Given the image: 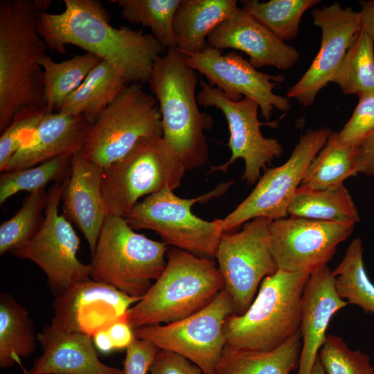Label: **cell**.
I'll use <instances>...</instances> for the list:
<instances>
[{
  "instance_id": "obj_6",
  "label": "cell",
  "mask_w": 374,
  "mask_h": 374,
  "mask_svg": "<svg viewBox=\"0 0 374 374\" xmlns=\"http://www.w3.org/2000/svg\"><path fill=\"white\" fill-rule=\"evenodd\" d=\"M168 249L135 232L124 217L107 215L91 256V278L141 299L163 271Z\"/></svg>"
},
{
  "instance_id": "obj_37",
  "label": "cell",
  "mask_w": 374,
  "mask_h": 374,
  "mask_svg": "<svg viewBox=\"0 0 374 374\" xmlns=\"http://www.w3.org/2000/svg\"><path fill=\"white\" fill-rule=\"evenodd\" d=\"M326 374H374L370 357L353 350L339 336L328 334L318 355Z\"/></svg>"
},
{
  "instance_id": "obj_18",
  "label": "cell",
  "mask_w": 374,
  "mask_h": 374,
  "mask_svg": "<svg viewBox=\"0 0 374 374\" xmlns=\"http://www.w3.org/2000/svg\"><path fill=\"white\" fill-rule=\"evenodd\" d=\"M139 300L90 278L56 295L51 323L93 337L116 322L127 320L128 310Z\"/></svg>"
},
{
  "instance_id": "obj_45",
  "label": "cell",
  "mask_w": 374,
  "mask_h": 374,
  "mask_svg": "<svg viewBox=\"0 0 374 374\" xmlns=\"http://www.w3.org/2000/svg\"><path fill=\"white\" fill-rule=\"evenodd\" d=\"M92 339L96 349L103 354L115 350L107 330L96 333Z\"/></svg>"
},
{
  "instance_id": "obj_3",
  "label": "cell",
  "mask_w": 374,
  "mask_h": 374,
  "mask_svg": "<svg viewBox=\"0 0 374 374\" xmlns=\"http://www.w3.org/2000/svg\"><path fill=\"white\" fill-rule=\"evenodd\" d=\"M177 48L166 50L155 61L149 80L161 116L163 137L179 155L186 170H193L208 161L205 131L210 130L212 116L199 109L197 71Z\"/></svg>"
},
{
  "instance_id": "obj_35",
  "label": "cell",
  "mask_w": 374,
  "mask_h": 374,
  "mask_svg": "<svg viewBox=\"0 0 374 374\" xmlns=\"http://www.w3.org/2000/svg\"><path fill=\"white\" fill-rule=\"evenodd\" d=\"M48 192L44 189L30 193L20 209L0 226V254L11 251L39 230L44 220Z\"/></svg>"
},
{
  "instance_id": "obj_13",
  "label": "cell",
  "mask_w": 374,
  "mask_h": 374,
  "mask_svg": "<svg viewBox=\"0 0 374 374\" xmlns=\"http://www.w3.org/2000/svg\"><path fill=\"white\" fill-rule=\"evenodd\" d=\"M66 179L55 183L48 190L44 220L37 233L10 251L38 265L55 295L91 278L90 264L82 263L77 256L80 240L71 222L59 214Z\"/></svg>"
},
{
  "instance_id": "obj_5",
  "label": "cell",
  "mask_w": 374,
  "mask_h": 374,
  "mask_svg": "<svg viewBox=\"0 0 374 374\" xmlns=\"http://www.w3.org/2000/svg\"><path fill=\"white\" fill-rule=\"evenodd\" d=\"M310 275L278 269L265 278L247 311L227 318L226 345L269 351L285 343L300 328L302 295Z\"/></svg>"
},
{
  "instance_id": "obj_30",
  "label": "cell",
  "mask_w": 374,
  "mask_h": 374,
  "mask_svg": "<svg viewBox=\"0 0 374 374\" xmlns=\"http://www.w3.org/2000/svg\"><path fill=\"white\" fill-rule=\"evenodd\" d=\"M102 61L90 54L74 55L61 62L45 55L38 60L43 71L44 99L48 113L57 111L63 100L85 80L91 70Z\"/></svg>"
},
{
  "instance_id": "obj_39",
  "label": "cell",
  "mask_w": 374,
  "mask_h": 374,
  "mask_svg": "<svg viewBox=\"0 0 374 374\" xmlns=\"http://www.w3.org/2000/svg\"><path fill=\"white\" fill-rule=\"evenodd\" d=\"M374 130V92L358 96V103L341 131L340 142L357 147Z\"/></svg>"
},
{
  "instance_id": "obj_17",
  "label": "cell",
  "mask_w": 374,
  "mask_h": 374,
  "mask_svg": "<svg viewBox=\"0 0 374 374\" xmlns=\"http://www.w3.org/2000/svg\"><path fill=\"white\" fill-rule=\"evenodd\" d=\"M313 24L321 30L319 50L302 77L287 91L288 98L301 105L314 104L319 92L341 64L355 35L361 30L359 12L338 2L312 10Z\"/></svg>"
},
{
  "instance_id": "obj_22",
  "label": "cell",
  "mask_w": 374,
  "mask_h": 374,
  "mask_svg": "<svg viewBox=\"0 0 374 374\" xmlns=\"http://www.w3.org/2000/svg\"><path fill=\"white\" fill-rule=\"evenodd\" d=\"M103 168L86 159L82 150L72 156L62 194V215L86 239L92 256L107 215L102 192Z\"/></svg>"
},
{
  "instance_id": "obj_33",
  "label": "cell",
  "mask_w": 374,
  "mask_h": 374,
  "mask_svg": "<svg viewBox=\"0 0 374 374\" xmlns=\"http://www.w3.org/2000/svg\"><path fill=\"white\" fill-rule=\"evenodd\" d=\"M320 0L242 1V8L284 42L296 37L304 13Z\"/></svg>"
},
{
  "instance_id": "obj_48",
  "label": "cell",
  "mask_w": 374,
  "mask_h": 374,
  "mask_svg": "<svg viewBox=\"0 0 374 374\" xmlns=\"http://www.w3.org/2000/svg\"><path fill=\"white\" fill-rule=\"evenodd\" d=\"M25 374V373H24Z\"/></svg>"
},
{
  "instance_id": "obj_38",
  "label": "cell",
  "mask_w": 374,
  "mask_h": 374,
  "mask_svg": "<svg viewBox=\"0 0 374 374\" xmlns=\"http://www.w3.org/2000/svg\"><path fill=\"white\" fill-rule=\"evenodd\" d=\"M47 111L43 109H28L19 112L0 137V171L7 164L25 139L37 127Z\"/></svg>"
},
{
  "instance_id": "obj_32",
  "label": "cell",
  "mask_w": 374,
  "mask_h": 374,
  "mask_svg": "<svg viewBox=\"0 0 374 374\" xmlns=\"http://www.w3.org/2000/svg\"><path fill=\"white\" fill-rule=\"evenodd\" d=\"M331 82L347 95L374 92V42L362 30L354 37Z\"/></svg>"
},
{
  "instance_id": "obj_19",
  "label": "cell",
  "mask_w": 374,
  "mask_h": 374,
  "mask_svg": "<svg viewBox=\"0 0 374 374\" xmlns=\"http://www.w3.org/2000/svg\"><path fill=\"white\" fill-rule=\"evenodd\" d=\"M208 44L216 49L231 48L245 53L256 69L271 66L281 70L292 68L300 53L258 21L247 11L237 7L233 13L213 29Z\"/></svg>"
},
{
  "instance_id": "obj_29",
  "label": "cell",
  "mask_w": 374,
  "mask_h": 374,
  "mask_svg": "<svg viewBox=\"0 0 374 374\" xmlns=\"http://www.w3.org/2000/svg\"><path fill=\"white\" fill-rule=\"evenodd\" d=\"M359 173L356 147L339 141L337 132H331L326 144L308 167L301 186L326 189L344 184Z\"/></svg>"
},
{
  "instance_id": "obj_21",
  "label": "cell",
  "mask_w": 374,
  "mask_h": 374,
  "mask_svg": "<svg viewBox=\"0 0 374 374\" xmlns=\"http://www.w3.org/2000/svg\"><path fill=\"white\" fill-rule=\"evenodd\" d=\"M335 278L328 265L310 273L302 295L300 331L302 348L297 374H312L326 339L332 317L348 305L335 289Z\"/></svg>"
},
{
  "instance_id": "obj_7",
  "label": "cell",
  "mask_w": 374,
  "mask_h": 374,
  "mask_svg": "<svg viewBox=\"0 0 374 374\" xmlns=\"http://www.w3.org/2000/svg\"><path fill=\"white\" fill-rule=\"evenodd\" d=\"M186 169L161 135L141 139L121 159L103 168L102 192L107 215L125 217L144 196L177 188Z\"/></svg>"
},
{
  "instance_id": "obj_16",
  "label": "cell",
  "mask_w": 374,
  "mask_h": 374,
  "mask_svg": "<svg viewBox=\"0 0 374 374\" xmlns=\"http://www.w3.org/2000/svg\"><path fill=\"white\" fill-rule=\"evenodd\" d=\"M184 60L206 78L208 85L219 89L231 100L247 98L255 101L266 121L274 109L282 112L290 109V99L273 91L285 78L258 71L235 51L224 53L208 45L199 53L185 55Z\"/></svg>"
},
{
  "instance_id": "obj_41",
  "label": "cell",
  "mask_w": 374,
  "mask_h": 374,
  "mask_svg": "<svg viewBox=\"0 0 374 374\" xmlns=\"http://www.w3.org/2000/svg\"><path fill=\"white\" fill-rule=\"evenodd\" d=\"M150 374H203L195 364L177 353L159 350L150 368Z\"/></svg>"
},
{
  "instance_id": "obj_20",
  "label": "cell",
  "mask_w": 374,
  "mask_h": 374,
  "mask_svg": "<svg viewBox=\"0 0 374 374\" xmlns=\"http://www.w3.org/2000/svg\"><path fill=\"white\" fill-rule=\"evenodd\" d=\"M92 125L82 116L47 112L3 172L26 169L57 158L72 157L83 148Z\"/></svg>"
},
{
  "instance_id": "obj_25",
  "label": "cell",
  "mask_w": 374,
  "mask_h": 374,
  "mask_svg": "<svg viewBox=\"0 0 374 374\" xmlns=\"http://www.w3.org/2000/svg\"><path fill=\"white\" fill-rule=\"evenodd\" d=\"M302 348L300 330L269 351L240 349L226 345L214 374H290L298 369Z\"/></svg>"
},
{
  "instance_id": "obj_28",
  "label": "cell",
  "mask_w": 374,
  "mask_h": 374,
  "mask_svg": "<svg viewBox=\"0 0 374 374\" xmlns=\"http://www.w3.org/2000/svg\"><path fill=\"white\" fill-rule=\"evenodd\" d=\"M33 321L26 309L11 295H0V367L19 363L21 357L31 355L36 340Z\"/></svg>"
},
{
  "instance_id": "obj_27",
  "label": "cell",
  "mask_w": 374,
  "mask_h": 374,
  "mask_svg": "<svg viewBox=\"0 0 374 374\" xmlns=\"http://www.w3.org/2000/svg\"><path fill=\"white\" fill-rule=\"evenodd\" d=\"M287 215L333 222L360 221L357 208L344 184L326 189L301 185L288 206Z\"/></svg>"
},
{
  "instance_id": "obj_23",
  "label": "cell",
  "mask_w": 374,
  "mask_h": 374,
  "mask_svg": "<svg viewBox=\"0 0 374 374\" xmlns=\"http://www.w3.org/2000/svg\"><path fill=\"white\" fill-rule=\"evenodd\" d=\"M37 337L42 354L25 374H123L99 359L90 336L50 323Z\"/></svg>"
},
{
  "instance_id": "obj_14",
  "label": "cell",
  "mask_w": 374,
  "mask_h": 374,
  "mask_svg": "<svg viewBox=\"0 0 374 374\" xmlns=\"http://www.w3.org/2000/svg\"><path fill=\"white\" fill-rule=\"evenodd\" d=\"M199 86L197 94L198 104L220 110L229 130L227 145L231 152V157L224 164L213 169L224 172L234 161L242 159L244 161L242 179L248 184L257 182L262 169L283 152V148L278 140L262 135L260 127L265 123L258 120V105L247 98L231 100L221 90L211 87L204 80L199 82Z\"/></svg>"
},
{
  "instance_id": "obj_11",
  "label": "cell",
  "mask_w": 374,
  "mask_h": 374,
  "mask_svg": "<svg viewBox=\"0 0 374 374\" xmlns=\"http://www.w3.org/2000/svg\"><path fill=\"white\" fill-rule=\"evenodd\" d=\"M233 313V300L223 289L199 311L165 325L135 328L134 334L159 350L184 357L197 365L203 374H214L226 346L224 326Z\"/></svg>"
},
{
  "instance_id": "obj_31",
  "label": "cell",
  "mask_w": 374,
  "mask_h": 374,
  "mask_svg": "<svg viewBox=\"0 0 374 374\" xmlns=\"http://www.w3.org/2000/svg\"><path fill=\"white\" fill-rule=\"evenodd\" d=\"M363 242L354 238L339 264L333 269L335 289L342 299L366 313L374 314V284L368 278L363 260Z\"/></svg>"
},
{
  "instance_id": "obj_12",
  "label": "cell",
  "mask_w": 374,
  "mask_h": 374,
  "mask_svg": "<svg viewBox=\"0 0 374 374\" xmlns=\"http://www.w3.org/2000/svg\"><path fill=\"white\" fill-rule=\"evenodd\" d=\"M271 220L258 217L244 223L241 231L222 233L215 258L231 296L235 315L247 311L260 283L278 269L271 254L269 226Z\"/></svg>"
},
{
  "instance_id": "obj_8",
  "label": "cell",
  "mask_w": 374,
  "mask_h": 374,
  "mask_svg": "<svg viewBox=\"0 0 374 374\" xmlns=\"http://www.w3.org/2000/svg\"><path fill=\"white\" fill-rule=\"evenodd\" d=\"M232 183H222L190 199L179 197L171 189L165 188L139 202L125 218L134 230H152L168 246L213 259L222 233L215 220L199 218L192 213V207L197 202L222 195Z\"/></svg>"
},
{
  "instance_id": "obj_24",
  "label": "cell",
  "mask_w": 374,
  "mask_h": 374,
  "mask_svg": "<svg viewBox=\"0 0 374 374\" xmlns=\"http://www.w3.org/2000/svg\"><path fill=\"white\" fill-rule=\"evenodd\" d=\"M237 7L236 0H181L172 24L176 48L185 55L204 50L211 32Z\"/></svg>"
},
{
  "instance_id": "obj_2",
  "label": "cell",
  "mask_w": 374,
  "mask_h": 374,
  "mask_svg": "<svg viewBox=\"0 0 374 374\" xmlns=\"http://www.w3.org/2000/svg\"><path fill=\"white\" fill-rule=\"evenodd\" d=\"M33 0L0 1V132L20 112L46 109L39 58L48 49Z\"/></svg>"
},
{
  "instance_id": "obj_9",
  "label": "cell",
  "mask_w": 374,
  "mask_h": 374,
  "mask_svg": "<svg viewBox=\"0 0 374 374\" xmlns=\"http://www.w3.org/2000/svg\"><path fill=\"white\" fill-rule=\"evenodd\" d=\"M152 135L163 136L157 99L142 84H129L93 123L82 153L104 168Z\"/></svg>"
},
{
  "instance_id": "obj_1",
  "label": "cell",
  "mask_w": 374,
  "mask_h": 374,
  "mask_svg": "<svg viewBox=\"0 0 374 374\" xmlns=\"http://www.w3.org/2000/svg\"><path fill=\"white\" fill-rule=\"evenodd\" d=\"M64 2L60 13L37 14V30L48 49L65 53L66 45H75L110 64L129 84L149 82L155 61L166 51L152 34L112 26L99 1Z\"/></svg>"
},
{
  "instance_id": "obj_36",
  "label": "cell",
  "mask_w": 374,
  "mask_h": 374,
  "mask_svg": "<svg viewBox=\"0 0 374 374\" xmlns=\"http://www.w3.org/2000/svg\"><path fill=\"white\" fill-rule=\"evenodd\" d=\"M72 157L57 158L39 165L12 172H3L0 176V204L21 191L30 193L43 190L50 182L62 181L70 172Z\"/></svg>"
},
{
  "instance_id": "obj_26",
  "label": "cell",
  "mask_w": 374,
  "mask_h": 374,
  "mask_svg": "<svg viewBox=\"0 0 374 374\" xmlns=\"http://www.w3.org/2000/svg\"><path fill=\"white\" fill-rule=\"evenodd\" d=\"M128 84L110 64L102 60L82 83L63 100L57 112L82 116L93 123Z\"/></svg>"
},
{
  "instance_id": "obj_42",
  "label": "cell",
  "mask_w": 374,
  "mask_h": 374,
  "mask_svg": "<svg viewBox=\"0 0 374 374\" xmlns=\"http://www.w3.org/2000/svg\"><path fill=\"white\" fill-rule=\"evenodd\" d=\"M359 173L374 177V130L356 147Z\"/></svg>"
},
{
  "instance_id": "obj_10",
  "label": "cell",
  "mask_w": 374,
  "mask_h": 374,
  "mask_svg": "<svg viewBox=\"0 0 374 374\" xmlns=\"http://www.w3.org/2000/svg\"><path fill=\"white\" fill-rule=\"evenodd\" d=\"M332 130H308L282 165L267 170L251 193L223 219H215L222 233L232 231L258 217L271 220L287 217L288 206L301 186L306 170L326 144Z\"/></svg>"
},
{
  "instance_id": "obj_43",
  "label": "cell",
  "mask_w": 374,
  "mask_h": 374,
  "mask_svg": "<svg viewBox=\"0 0 374 374\" xmlns=\"http://www.w3.org/2000/svg\"><path fill=\"white\" fill-rule=\"evenodd\" d=\"M107 331L114 350L126 349L134 338V329L127 320L116 322Z\"/></svg>"
},
{
  "instance_id": "obj_40",
  "label": "cell",
  "mask_w": 374,
  "mask_h": 374,
  "mask_svg": "<svg viewBox=\"0 0 374 374\" xmlns=\"http://www.w3.org/2000/svg\"><path fill=\"white\" fill-rule=\"evenodd\" d=\"M159 350L151 342L134 337L126 348L123 374H148Z\"/></svg>"
},
{
  "instance_id": "obj_47",
  "label": "cell",
  "mask_w": 374,
  "mask_h": 374,
  "mask_svg": "<svg viewBox=\"0 0 374 374\" xmlns=\"http://www.w3.org/2000/svg\"><path fill=\"white\" fill-rule=\"evenodd\" d=\"M312 374H326L324 368L318 357L312 369Z\"/></svg>"
},
{
  "instance_id": "obj_4",
  "label": "cell",
  "mask_w": 374,
  "mask_h": 374,
  "mask_svg": "<svg viewBox=\"0 0 374 374\" xmlns=\"http://www.w3.org/2000/svg\"><path fill=\"white\" fill-rule=\"evenodd\" d=\"M161 276L127 311L133 328L170 323L204 308L224 288L211 258L171 247Z\"/></svg>"
},
{
  "instance_id": "obj_34",
  "label": "cell",
  "mask_w": 374,
  "mask_h": 374,
  "mask_svg": "<svg viewBox=\"0 0 374 374\" xmlns=\"http://www.w3.org/2000/svg\"><path fill=\"white\" fill-rule=\"evenodd\" d=\"M181 0H116L121 16L132 24L148 27L166 49L176 48L172 29L175 12Z\"/></svg>"
},
{
  "instance_id": "obj_44",
  "label": "cell",
  "mask_w": 374,
  "mask_h": 374,
  "mask_svg": "<svg viewBox=\"0 0 374 374\" xmlns=\"http://www.w3.org/2000/svg\"><path fill=\"white\" fill-rule=\"evenodd\" d=\"M361 30L374 42V0L359 1Z\"/></svg>"
},
{
  "instance_id": "obj_46",
  "label": "cell",
  "mask_w": 374,
  "mask_h": 374,
  "mask_svg": "<svg viewBox=\"0 0 374 374\" xmlns=\"http://www.w3.org/2000/svg\"><path fill=\"white\" fill-rule=\"evenodd\" d=\"M34 6L37 12H46L48 8H49L52 3V1L48 0H34Z\"/></svg>"
},
{
  "instance_id": "obj_15",
  "label": "cell",
  "mask_w": 374,
  "mask_h": 374,
  "mask_svg": "<svg viewBox=\"0 0 374 374\" xmlns=\"http://www.w3.org/2000/svg\"><path fill=\"white\" fill-rule=\"evenodd\" d=\"M356 222L319 221L294 216L271 220V254L279 269L312 273L327 265L337 246L352 234Z\"/></svg>"
}]
</instances>
